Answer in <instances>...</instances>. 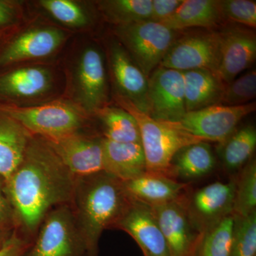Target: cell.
Masks as SVG:
<instances>
[{
    "label": "cell",
    "mask_w": 256,
    "mask_h": 256,
    "mask_svg": "<svg viewBox=\"0 0 256 256\" xmlns=\"http://www.w3.org/2000/svg\"><path fill=\"white\" fill-rule=\"evenodd\" d=\"M76 178L44 138L32 136L22 161L5 180L18 233L33 242L47 214L70 204Z\"/></svg>",
    "instance_id": "obj_1"
},
{
    "label": "cell",
    "mask_w": 256,
    "mask_h": 256,
    "mask_svg": "<svg viewBox=\"0 0 256 256\" xmlns=\"http://www.w3.org/2000/svg\"><path fill=\"white\" fill-rule=\"evenodd\" d=\"M130 200L122 182L105 172L76 178L70 205L86 256H100L101 234L114 228Z\"/></svg>",
    "instance_id": "obj_2"
},
{
    "label": "cell",
    "mask_w": 256,
    "mask_h": 256,
    "mask_svg": "<svg viewBox=\"0 0 256 256\" xmlns=\"http://www.w3.org/2000/svg\"><path fill=\"white\" fill-rule=\"evenodd\" d=\"M117 100L137 121L146 172L170 176V166L175 154L188 144L204 141L168 122L152 118L126 99L118 96Z\"/></svg>",
    "instance_id": "obj_3"
},
{
    "label": "cell",
    "mask_w": 256,
    "mask_h": 256,
    "mask_svg": "<svg viewBox=\"0 0 256 256\" xmlns=\"http://www.w3.org/2000/svg\"><path fill=\"white\" fill-rule=\"evenodd\" d=\"M0 111L18 121L32 136L53 139L79 132L85 116L78 108L65 101L35 107L4 106Z\"/></svg>",
    "instance_id": "obj_4"
},
{
    "label": "cell",
    "mask_w": 256,
    "mask_h": 256,
    "mask_svg": "<svg viewBox=\"0 0 256 256\" xmlns=\"http://www.w3.org/2000/svg\"><path fill=\"white\" fill-rule=\"evenodd\" d=\"M116 34L148 78L159 66L178 38V32L152 20L118 26Z\"/></svg>",
    "instance_id": "obj_5"
},
{
    "label": "cell",
    "mask_w": 256,
    "mask_h": 256,
    "mask_svg": "<svg viewBox=\"0 0 256 256\" xmlns=\"http://www.w3.org/2000/svg\"><path fill=\"white\" fill-rule=\"evenodd\" d=\"M22 256H86V248L70 204L50 210Z\"/></svg>",
    "instance_id": "obj_6"
},
{
    "label": "cell",
    "mask_w": 256,
    "mask_h": 256,
    "mask_svg": "<svg viewBox=\"0 0 256 256\" xmlns=\"http://www.w3.org/2000/svg\"><path fill=\"white\" fill-rule=\"evenodd\" d=\"M255 102L246 105H214L186 112L178 122H168L202 140L224 142L246 116L256 110Z\"/></svg>",
    "instance_id": "obj_7"
},
{
    "label": "cell",
    "mask_w": 256,
    "mask_h": 256,
    "mask_svg": "<svg viewBox=\"0 0 256 256\" xmlns=\"http://www.w3.org/2000/svg\"><path fill=\"white\" fill-rule=\"evenodd\" d=\"M220 45V31L194 32L178 37L159 66L180 72L207 69L216 74Z\"/></svg>",
    "instance_id": "obj_8"
},
{
    "label": "cell",
    "mask_w": 256,
    "mask_h": 256,
    "mask_svg": "<svg viewBox=\"0 0 256 256\" xmlns=\"http://www.w3.org/2000/svg\"><path fill=\"white\" fill-rule=\"evenodd\" d=\"M148 96L152 118L178 122L186 114L182 72L158 66L148 78Z\"/></svg>",
    "instance_id": "obj_9"
},
{
    "label": "cell",
    "mask_w": 256,
    "mask_h": 256,
    "mask_svg": "<svg viewBox=\"0 0 256 256\" xmlns=\"http://www.w3.org/2000/svg\"><path fill=\"white\" fill-rule=\"evenodd\" d=\"M235 181L210 184L198 188L184 204L193 228L202 234L225 217L233 214Z\"/></svg>",
    "instance_id": "obj_10"
},
{
    "label": "cell",
    "mask_w": 256,
    "mask_h": 256,
    "mask_svg": "<svg viewBox=\"0 0 256 256\" xmlns=\"http://www.w3.org/2000/svg\"><path fill=\"white\" fill-rule=\"evenodd\" d=\"M216 74L224 85L250 68L256 58V35L252 28L229 25L220 31Z\"/></svg>",
    "instance_id": "obj_11"
},
{
    "label": "cell",
    "mask_w": 256,
    "mask_h": 256,
    "mask_svg": "<svg viewBox=\"0 0 256 256\" xmlns=\"http://www.w3.org/2000/svg\"><path fill=\"white\" fill-rule=\"evenodd\" d=\"M44 140L76 178L104 172L102 138L76 132Z\"/></svg>",
    "instance_id": "obj_12"
},
{
    "label": "cell",
    "mask_w": 256,
    "mask_h": 256,
    "mask_svg": "<svg viewBox=\"0 0 256 256\" xmlns=\"http://www.w3.org/2000/svg\"><path fill=\"white\" fill-rule=\"evenodd\" d=\"M129 234L144 256H170L169 250L151 206L131 198L114 228Z\"/></svg>",
    "instance_id": "obj_13"
},
{
    "label": "cell",
    "mask_w": 256,
    "mask_h": 256,
    "mask_svg": "<svg viewBox=\"0 0 256 256\" xmlns=\"http://www.w3.org/2000/svg\"><path fill=\"white\" fill-rule=\"evenodd\" d=\"M75 72L76 95L82 108L88 112H97L106 107L107 78L100 50L94 46L82 50Z\"/></svg>",
    "instance_id": "obj_14"
},
{
    "label": "cell",
    "mask_w": 256,
    "mask_h": 256,
    "mask_svg": "<svg viewBox=\"0 0 256 256\" xmlns=\"http://www.w3.org/2000/svg\"><path fill=\"white\" fill-rule=\"evenodd\" d=\"M184 198L151 206L164 236L170 256H194L200 238V234L188 220Z\"/></svg>",
    "instance_id": "obj_15"
},
{
    "label": "cell",
    "mask_w": 256,
    "mask_h": 256,
    "mask_svg": "<svg viewBox=\"0 0 256 256\" xmlns=\"http://www.w3.org/2000/svg\"><path fill=\"white\" fill-rule=\"evenodd\" d=\"M109 56L111 72L120 92L118 96L149 114L148 77L118 42L111 44Z\"/></svg>",
    "instance_id": "obj_16"
},
{
    "label": "cell",
    "mask_w": 256,
    "mask_h": 256,
    "mask_svg": "<svg viewBox=\"0 0 256 256\" xmlns=\"http://www.w3.org/2000/svg\"><path fill=\"white\" fill-rule=\"evenodd\" d=\"M66 38L60 28H37L20 34L0 52V68L11 64L48 56L58 50Z\"/></svg>",
    "instance_id": "obj_17"
},
{
    "label": "cell",
    "mask_w": 256,
    "mask_h": 256,
    "mask_svg": "<svg viewBox=\"0 0 256 256\" xmlns=\"http://www.w3.org/2000/svg\"><path fill=\"white\" fill-rule=\"evenodd\" d=\"M122 184L131 198L150 206L183 200L188 188L186 183L180 182L166 175L150 172Z\"/></svg>",
    "instance_id": "obj_18"
},
{
    "label": "cell",
    "mask_w": 256,
    "mask_h": 256,
    "mask_svg": "<svg viewBox=\"0 0 256 256\" xmlns=\"http://www.w3.org/2000/svg\"><path fill=\"white\" fill-rule=\"evenodd\" d=\"M104 172L122 182L146 172L141 143L112 142L102 138Z\"/></svg>",
    "instance_id": "obj_19"
},
{
    "label": "cell",
    "mask_w": 256,
    "mask_h": 256,
    "mask_svg": "<svg viewBox=\"0 0 256 256\" xmlns=\"http://www.w3.org/2000/svg\"><path fill=\"white\" fill-rule=\"evenodd\" d=\"M186 112L218 105L225 85L207 69L182 72Z\"/></svg>",
    "instance_id": "obj_20"
},
{
    "label": "cell",
    "mask_w": 256,
    "mask_h": 256,
    "mask_svg": "<svg viewBox=\"0 0 256 256\" xmlns=\"http://www.w3.org/2000/svg\"><path fill=\"white\" fill-rule=\"evenodd\" d=\"M32 137L18 121L0 111V176L5 180L22 161Z\"/></svg>",
    "instance_id": "obj_21"
},
{
    "label": "cell",
    "mask_w": 256,
    "mask_h": 256,
    "mask_svg": "<svg viewBox=\"0 0 256 256\" xmlns=\"http://www.w3.org/2000/svg\"><path fill=\"white\" fill-rule=\"evenodd\" d=\"M50 72L43 67H24L0 76V96L10 98L36 97L48 92Z\"/></svg>",
    "instance_id": "obj_22"
},
{
    "label": "cell",
    "mask_w": 256,
    "mask_h": 256,
    "mask_svg": "<svg viewBox=\"0 0 256 256\" xmlns=\"http://www.w3.org/2000/svg\"><path fill=\"white\" fill-rule=\"evenodd\" d=\"M223 22L218 0H183L174 14L161 23L178 32L192 28H214Z\"/></svg>",
    "instance_id": "obj_23"
},
{
    "label": "cell",
    "mask_w": 256,
    "mask_h": 256,
    "mask_svg": "<svg viewBox=\"0 0 256 256\" xmlns=\"http://www.w3.org/2000/svg\"><path fill=\"white\" fill-rule=\"evenodd\" d=\"M216 159L210 144L201 141L182 148L175 154L170 166V176L195 180L212 172Z\"/></svg>",
    "instance_id": "obj_24"
},
{
    "label": "cell",
    "mask_w": 256,
    "mask_h": 256,
    "mask_svg": "<svg viewBox=\"0 0 256 256\" xmlns=\"http://www.w3.org/2000/svg\"><path fill=\"white\" fill-rule=\"evenodd\" d=\"M97 114L104 128V138L116 142L141 143L137 121L127 110L104 107Z\"/></svg>",
    "instance_id": "obj_25"
},
{
    "label": "cell",
    "mask_w": 256,
    "mask_h": 256,
    "mask_svg": "<svg viewBox=\"0 0 256 256\" xmlns=\"http://www.w3.org/2000/svg\"><path fill=\"white\" fill-rule=\"evenodd\" d=\"M256 148V130L252 126L236 130L220 144V159L229 171H235L244 166L252 158Z\"/></svg>",
    "instance_id": "obj_26"
},
{
    "label": "cell",
    "mask_w": 256,
    "mask_h": 256,
    "mask_svg": "<svg viewBox=\"0 0 256 256\" xmlns=\"http://www.w3.org/2000/svg\"><path fill=\"white\" fill-rule=\"evenodd\" d=\"M234 217H225L200 234L194 256H229L233 242Z\"/></svg>",
    "instance_id": "obj_27"
},
{
    "label": "cell",
    "mask_w": 256,
    "mask_h": 256,
    "mask_svg": "<svg viewBox=\"0 0 256 256\" xmlns=\"http://www.w3.org/2000/svg\"><path fill=\"white\" fill-rule=\"evenodd\" d=\"M104 14L118 26L150 20L152 0H108L100 2Z\"/></svg>",
    "instance_id": "obj_28"
},
{
    "label": "cell",
    "mask_w": 256,
    "mask_h": 256,
    "mask_svg": "<svg viewBox=\"0 0 256 256\" xmlns=\"http://www.w3.org/2000/svg\"><path fill=\"white\" fill-rule=\"evenodd\" d=\"M235 184L233 214L248 216L256 212V160L244 166Z\"/></svg>",
    "instance_id": "obj_29"
},
{
    "label": "cell",
    "mask_w": 256,
    "mask_h": 256,
    "mask_svg": "<svg viewBox=\"0 0 256 256\" xmlns=\"http://www.w3.org/2000/svg\"><path fill=\"white\" fill-rule=\"evenodd\" d=\"M234 217L233 242L229 256H256V212L248 216Z\"/></svg>",
    "instance_id": "obj_30"
},
{
    "label": "cell",
    "mask_w": 256,
    "mask_h": 256,
    "mask_svg": "<svg viewBox=\"0 0 256 256\" xmlns=\"http://www.w3.org/2000/svg\"><path fill=\"white\" fill-rule=\"evenodd\" d=\"M40 4L54 18L70 28H82L88 24L86 12L70 0H42Z\"/></svg>",
    "instance_id": "obj_31"
},
{
    "label": "cell",
    "mask_w": 256,
    "mask_h": 256,
    "mask_svg": "<svg viewBox=\"0 0 256 256\" xmlns=\"http://www.w3.org/2000/svg\"><path fill=\"white\" fill-rule=\"evenodd\" d=\"M256 96V72L254 69L225 86L218 105H246L252 102Z\"/></svg>",
    "instance_id": "obj_32"
},
{
    "label": "cell",
    "mask_w": 256,
    "mask_h": 256,
    "mask_svg": "<svg viewBox=\"0 0 256 256\" xmlns=\"http://www.w3.org/2000/svg\"><path fill=\"white\" fill-rule=\"evenodd\" d=\"M218 5L224 21L244 25L248 28H256V1L220 0Z\"/></svg>",
    "instance_id": "obj_33"
},
{
    "label": "cell",
    "mask_w": 256,
    "mask_h": 256,
    "mask_svg": "<svg viewBox=\"0 0 256 256\" xmlns=\"http://www.w3.org/2000/svg\"><path fill=\"white\" fill-rule=\"evenodd\" d=\"M0 227L14 230L18 228L14 208L6 191L5 180L0 176Z\"/></svg>",
    "instance_id": "obj_34"
},
{
    "label": "cell",
    "mask_w": 256,
    "mask_h": 256,
    "mask_svg": "<svg viewBox=\"0 0 256 256\" xmlns=\"http://www.w3.org/2000/svg\"><path fill=\"white\" fill-rule=\"evenodd\" d=\"M182 2L183 0H152L150 20L162 22L174 14Z\"/></svg>",
    "instance_id": "obj_35"
},
{
    "label": "cell",
    "mask_w": 256,
    "mask_h": 256,
    "mask_svg": "<svg viewBox=\"0 0 256 256\" xmlns=\"http://www.w3.org/2000/svg\"><path fill=\"white\" fill-rule=\"evenodd\" d=\"M32 242L25 238L16 230L6 245L0 250V256H22Z\"/></svg>",
    "instance_id": "obj_36"
},
{
    "label": "cell",
    "mask_w": 256,
    "mask_h": 256,
    "mask_svg": "<svg viewBox=\"0 0 256 256\" xmlns=\"http://www.w3.org/2000/svg\"><path fill=\"white\" fill-rule=\"evenodd\" d=\"M18 18V9L12 2L0 0V30L12 24Z\"/></svg>",
    "instance_id": "obj_37"
},
{
    "label": "cell",
    "mask_w": 256,
    "mask_h": 256,
    "mask_svg": "<svg viewBox=\"0 0 256 256\" xmlns=\"http://www.w3.org/2000/svg\"><path fill=\"white\" fill-rule=\"evenodd\" d=\"M16 230H11L0 227V250L6 245Z\"/></svg>",
    "instance_id": "obj_38"
},
{
    "label": "cell",
    "mask_w": 256,
    "mask_h": 256,
    "mask_svg": "<svg viewBox=\"0 0 256 256\" xmlns=\"http://www.w3.org/2000/svg\"><path fill=\"white\" fill-rule=\"evenodd\" d=\"M4 31H5V30H0V40H1L3 36H4Z\"/></svg>",
    "instance_id": "obj_39"
}]
</instances>
